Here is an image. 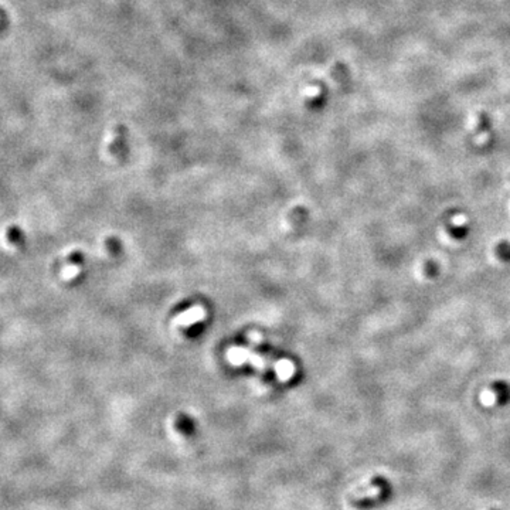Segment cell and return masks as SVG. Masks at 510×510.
Returning a JSON list of instances; mask_svg holds the SVG:
<instances>
[{
	"label": "cell",
	"mask_w": 510,
	"mask_h": 510,
	"mask_svg": "<svg viewBox=\"0 0 510 510\" xmlns=\"http://www.w3.org/2000/svg\"><path fill=\"white\" fill-rule=\"evenodd\" d=\"M373 483L379 486L380 493H379L375 498L362 499L357 504L360 507H363V509H370V507H373V506H379V504L384 503V502H388L390 498H391V495H393V485L390 483V481H388L387 478H384V476H380V475L375 476L374 479H373Z\"/></svg>",
	"instance_id": "obj_1"
},
{
	"label": "cell",
	"mask_w": 510,
	"mask_h": 510,
	"mask_svg": "<svg viewBox=\"0 0 510 510\" xmlns=\"http://www.w3.org/2000/svg\"><path fill=\"white\" fill-rule=\"evenodd\" d=\"M446 230L449 231L451 237H455L457 240H462V237H466L468 234L469 225L466 224V218L451 217V224H446Z\"/></svg>",
	"instance_id": "obj_2"
},
{
	"label": "cell",
	"mask_w": 510,
	"mask_h": 510,
	"mask_svg": "<svg viewBox=\"0 0 510 510\" xmlns=\"http://www.w3.org/2000/svg\"><path fill=\"white\" fill-rule=\"evenodd\" d=\"M493 391L496 395V401L500 405H506L510 401V386L506 383H495L493 384Z\"/></svg>",
	"instance_id": "obj_3"
},
{
	"label": "cell",
	"mask_w": 510,
	"mask_h": 510,
	"mask_svg": "<svg viewBox=\"0 0 510 510\" xmlns=\"http://www.w3.org/2000/svg\"><path fill=\"white\" fill-rule=\"evenodd\" d=\"M176 425H177V429H179L183 435H186V437H192V435H194V432H196L194 421L187 415L179 417Z\"/></svg>",
	"instance_id": "obj_4"
},
{
	"label": "cell",
	"mask_w": 510,
	"mask_h": 510,
	"mask_svg": "<svg viewBox=\"0 0 510 510\" xmlns=\"http://www.w3.org/2000/svg\"><path fill=\"white\" fill-rule=\"evenodd\" d=\"M509 177H510V175H509Z\"/></svg>",
	"instance_id": "obj_5"
}]
</instances>
